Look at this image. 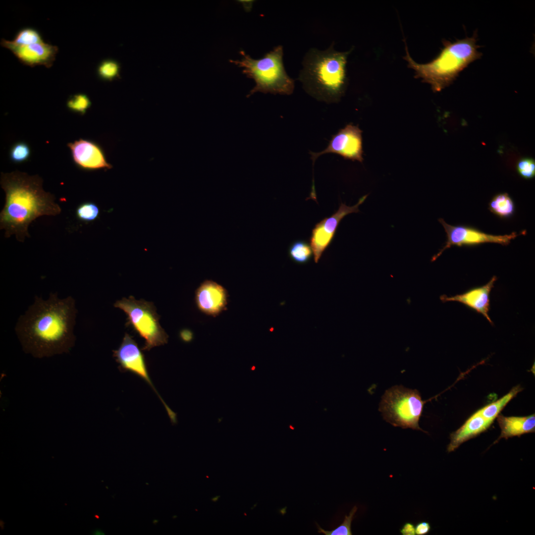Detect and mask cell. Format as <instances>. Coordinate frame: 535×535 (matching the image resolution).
Segmentation results:
<instances>
[{"label": "cell", "mask_w": 535, "mask_h": 535, "mask_svg": "<svg viewBox=\"0 0 535 535\" xmlns=\"http://www.w3.org/2000/svg\"><path fill=\"white\" fill-rule=\"evenodd\" d=\"M77 312L71 296L61 299L51 293L47 300L36 297L15 327L24 349L37 357L68 352L75 342Z\"/></svg>", "instance_id": "1"}, {"label": "cell", "mask_w": 535, "mask_h": 535, "mask_svg": "<svg viewBox=\"0 0 535 535\" xmlns=\"http://www.w3.org/2000/svg\"><path fill=\"white\" fill-rule=\"evenodd\" d=\"M43 180L38 175H29L18 171L2 173L0 185L5 193L4 207L0 213V228L5 237L15 235L23 242L29 237L30 223L40 216H54L61 208L54 196L44 191Z\"/></svg>", "instance_id": "2"}, {"label": "cell", "mask_w": 535, "mask_h": 535, "mask_svg": "<svg viewBox=\"0 0 535 535\" xmlns=\"http://www.w3.org/2000/svg\"><path fill=\"white\" fill-rule=\"evenodd\" d=\"M352 51L339 52L332 43L326 50L310 49L303 59L298 80L304 90L318 101L337 103L346 86V63Z\"/></svg>", "instance_id": "3"}, {"label": "cell", "mask_w": 535, "mask_h": 535, "mask_svg": "<svg viewBox=\"0 0 535 535\" xmlns=\"http://www.w3.org/2000/svg\"><path fill=\"white\" fill-rule=\"evenodd\" d=\"M476 31L471 37L454 42L444 41L443 48L432 60L426 63L415 62L410 56L407 46L405 59L415 71V77L431 86L432 90L440 92L449 86L470 64L480 58Z\"/></svg>", "instance_id": "4"}, {"label": "cell", "mask_w": 535, "mask_h": 535, "mask_svg": "<svg viewBox=\"0 0 535 535\" xmlns=\"http://www.w3.org/2000/svg\"><path fill=\"white\" fill-rule=\"evenodd\" d=\"M240 54L242 56L240 60L230 59L229 61L242 68L243 73L255 82V86L247 97L256 92L283 95L293 93L295 82L285 69L282 46L274 47L257 59L253 58L243 51H241Z\"/></svg>", "instance_id": "5"}, {"label": "cell", "mask_w": 535, "mask_h": 535, "mask_svg": "<svg viewBox=\"0 0 535 535\" xmlns=\"http://www.w3.org/2000/svg\"><path fill=\"white\" fill-rule=\"evenodd\" d=\"M425 403L418 390L394 385L382 395L378 410L383 419L394 427L426 432L419 425Z\"/></svg>", "instance_id": "6"}, {"label": "cell", "mask_w": 535, "mask_h": 535, "mask_svg": "<svg viewBox=\"0 0 535 535\" xmlns=\"http://www.w3.org/2000/svg\"><path fill=\"white\" fill-rule=\"evenodd\" d=\"M114 306L123 310L127 315L128 323L145 339L144 350L164 345L168 335L161 327L159 317L152 302L130 296L117 301Z\"/></svg>", "instance_id": "7"}, {"label": "cell", "mask_w": 535, "mask_h": 535, "mask_svg": "<svg viewBox=\"0 0 535 535\" xmlns=\"http://www.w3.org/2000/svg\"><path fill=\"white\" fill-rule=\"evenodd\" d=\"M438 221L444 228L446 234L447 240L439 252L431 259V262L436 260L446 250L452 246H471L483 243H490L507 245L511 241L521 234L512 232L510 234L495 235L483 232L476 228L464 225H452L445 222L442 218Z\"/></svg>", "instance_id": "8"}, {"label": "cell", "mask_w": 535, "mask_h": 535, "mask_svg": "<svg viewBox=\"0 0 535 535\" xmlns=\"http://www.w3.org/2000/svg\"><path fill=\"white\" fill-rule=\"evenodd\" d=\"M113 357L121 370L135 374L150 385L165 408L171 423L176 424L177 414L167 405L155 388L149 376L144 355L130 335L125 334L118 348L113 351Z\"/></svg>", "instance_id": "9"}, {"label": "cell", "mask_w": 535, "mask_h": 535, "mask_svg": "<svg viewBox=\"0 0 535 535\" xmlns=\"http://www.w3.org/2000/svg\"><path fill=\"white\" fill-rule=\"evenodd\" d=\"M368 195L360 198L358 203L348 206L341 203L337 211L329 217H325L317 223L311 232L310 238L314 261L318 263L322 254L330 244L334 237L338 225L347 215L360 212L359 207L366 199Z\"/></svg>", "instance_id": "10"}, {"label": "cell", "mask_w": 535, "mask_h": 535, "mask_svg": "<svg viewBox=\"0 0 535 535\" xmlns=\"http://www.w3.org/2000/svg\"><path fill=\"white\" fill-rule=\"evenodd\" d=\"M326 154H335L345 159L362 162L363 151L361 130L358 126L352 124H348L339 130L332 135L324 150L317 153L310 152L313 165L320 156Z\"/></svg>", "instance_id": "11"}, {"label": "cell", "mask_w": 535, "mask_h": 535, "mask_svg": "<svg viewBox=\"0 0 535 535\" xmlns=\"http://www.w3.org/2000/svg\"><path fill=\"white\" fill-rule=\"evenodd\" d=\"M67 146L74 163L81 169L93 171L112 167L107 162L103 149L93 141L80 139L69 143Z\"/></svg>", "instance_id": "12"}, {"label": "cell", "mask_w": 535, "mask_h": 535, "mask_svg": "<svg viewBox=\"0 0 535 535\" xmlns=\"http://www.w3.org/2000/svg\"><path fill=\"white\" fill-rule=\"evenodd\" d=\"M0 45L10 50L23 64L31 67L44 65L50 68L58 51L57 46L45 42L18 46L11 44L10 41L2 39Z\"/></svg>", "instance_id": "13"}, {"label": "cell", "mask_w": 535, "mask_h": 535, "mask_svg": "<svg viewBox=\"0 0 535 535\" xmlns=\"http://www.w3.org/2000/svg\"><path fill=\"white\" fill-rule=\"evenodd\" d=\"M497 278L493 276L485 285L472 288L461 294L448 297L442 295L440 299L443 302L455 301L462 303L469 308L482 314L493 325L488 312L490 310V293Z\"/></svg>", "instance_id": "14"}, {"label": "cell", "mask_w": 535, "mask_h": 535, "mask_svg": "<svg viewBox=\"0 0 535 535\" xmlns=\"http://www.w3.org/2000/svg\"><path fill=\"white\" fill-rule=\"evenodd\" d=\"M227 293L221 285L211 281H204L196 292V302L202 312L216 316L225 309Z\"/></svg>", "instance_id": "15"}, {"label": "cell", "mask_w": 535, "mask_h": 535, "mask_svg": "<svg viewBox=\"0 0 535 535\" xmlns=\"http://www.w3.org/2000/svg\"><path fill=\"white\" fill-rule=\"evenodd\" d=\"M475 412L457 430L451 433L447 451H455L464 442L487 430L493 423Z\"/></svg>", "instance_id": "16"}, {"label": "cell", "mask_w": 535, "mask_h": 535, "mask_svg": "<svg viewBox=\"0 0 535 535\" xmlns=\"http://www.w3.org/2000/svg\"><path fill=\"white\" fill-rule=\"evenodd\" d=\"M497 418L501 433L495 442L502 438L520 436L535 431V414L525 417H506L499 414Z\"/></svg>", "instance_id": "17"}, {"label": "cell", "mask_w": 535, "mask_h": 535, "mask_svg": "<svg viewBox=\"0 0 535 535\" xmlns=\"http://www.w3.org/2000/svg\"><path fill=\"white\" fill-rule=\"evenodd\" d=\"M488 209L498 217L506 219L511 217L515 213V206L511 197L506 193L495 195L488 204Z\"/></svg>", "instance_id": "18"}, {"label": "cell", "mask_w": 535, "mask_h": 535, "mask_svg": "<svg viewBox=\"0 0 535 535\" xmlns=\"http://www.w3.org/2000/svg\"><path fill=\"white\" fill-rule=\"evenodd\" d=\"M522 389L520 385L514 387L507 394L497 401L484 406L476 413L484 418L493 422L508 403Z\"/></svg>", "instance_id": "19"}, {"label": "cell", "mask_w": 535, "mask_h": 535, "mask_svg": "<svg viewBox=\"0 0 535 535\" xmlns=\"http://www.w3.org/2000/svg\"><path fill=\"white\" fill-rule=\"evenodd\" d=\"M288 252L291 260L300 265L308 263L313 256V252L309 243L303 240H298L293 242L289 247Z\"/></svg>", "instance_id": "20"}, {"label": "cell", "mask_w": 535, "mask_h": 535, "mask_svg": "<svg viewBox=\"0 0 535 535\" xmlns=\"http://www.w3.org/2000/svg\"><path fill=\"white\" fill-rule=\"evenodd\" d=\"M14 45L27 46L37 43H44L42 36L36 29L25 27L19 30L16 34L13 40L10 41Z\"/></svg>", "instance_id": "21"}, {"label": "cell", "mask_w": 535, "mask_h": 535, "mask_svg": "<svg viewBox=\"0 0 535 535\" xmlns=\"http://www.w3.org/2000/svg\"><path fill=\"white\" fill-rule=\"evenodd\" d=\"M99 207L92 202H85L80 204L75 211L77 218L86 223L94 221L99 217Z\"/></svg>", "instance_id": "22"}, {"label": "cell", "mask_w": 535, "mask_h": 535, "mask_svg": "<svg viewBox=\"0 0 535 535\" xmlns=\"http://www.w3.org/2000/svg\"><path fill=\"white\" fill-rule=\"evenodd\" d=\"M89 98L85 94L78 93L70 96L67 101L66 106L70 111L84 114L91 106Z\"/></svg>", "instance_id": "23"}, {"label": "cell", "mask_w": 535, "mask_h": 535, "mask_svg": "<svg viewBox=\"0 0 535 535\" xmlns=\"http://www.w3.org/2000/svg\"><path fill=\"white\" fill-rule=\"evenodd\" d=\"M119 68L117 61L110 59H105L99 64L97 74L102 80L111 81L118 76Z\"/></svg>", "instance_id": "24"}, {"label": "cell", "mask_w": 535, "mask_h": 535, "mask_svg": "<svg viewBox=\"0 0 535 535\" xmlns=\"http://www.w3.org/2000/svg\"><path fill=\"white\" fill-rule=\"evenodd\" d=\"M31 155L29 146L24 142H18L14 144L9 151V158L15 163H20L27 161Z\"/></svg>", "instance_id": "25"}, {"label": "cell", "mask_w": 535, "mask_h": 535, "mask_svg": "<svg viewBox=\"0 0 535 535\" xmlns=\"http://www.w3.org/2000/svg\"><path fill=\"white\" fill-rule=\"evenodd\" d=\"M357 509V506H355L351 510L349 515L345 516L343 523L332 531H325L316 523L319 529L318 532L323 533L326 535H351L352 534L351 530V523Z\"/></svg>", "instance_id": "26"}, {"label": "cell", "mask_w": 535, "mask_h": 535, "mask_svg": "<svg viewBox=\"0 0 535 535\" xmlns=\"http://www.w3.org/2000/svg\"><path fill=\"white\" fill-rule=\"evenodd\" d=\"M518 174L525 179H531L535 176V161L530 158L520 160L516 165Z\"/></svg>", "instance_id": "27"}, {"label": "cell", "mask_w": 535, "mask_h": 535, "mask_svg": "<svg viewBox=\"0 0 535 535\" xmlns=\"http://www.w3.org/2000/svg\"><path fill=\"white\" fill-rule=\"evenodd\" d=\"M415 528V534L417 535H425L430 530V526L428 522L423 521L418 523Z\"/></svg>", "instance_id": "28"}, {"label": "cell", "mask_w": 535, "mask_h": 535, "mask_svg": "<svg viewBox=\"0 0 535 535\" xmlns=\"http://www.w3.org/2000/svg\"><path fill=\"white\" fill-rule=\"evenodd\" d=\"M400 532L403 535H416L415 526L411 523H405L400 530Z\"/></svg>", "instance_id": "29"}, {"label": "cell", "mask_w": 535, "mask_h": 535, "mask_svg": "<svg viewBox=\"0 0 535 535\" xmlns=\"http://www.w3.org/2000/svg\"><path fill=\"white\" fill-rule=\"evenodd\" d=\"M180 336L182 340L186 342L190 341L193 338L192 333L188 330H184L181 333Z\"/></svg>", "instance_id": "30"}, {"label": "cell", "mask_w": 535, "mask_h": 535, "mask_svg": "<svg viewBox=\"0 0 535 535\" xmlns=\"http://www.w3.org/2000/svg\"><path fill=\"white\" fill-rule=\"evenodd\" d=\"M238 2L242 4L245 10L247 12L251 10L254 3L253 0H238Z\"/></svg>", "instance_id": "31"}, {"label": "cell", "mask_w": 535, "mask_h": 535, "mask_svg": "<svg viewBox=\"0 0 535 535\" xmlns=\"http://www.w3.org/2000/svg\"><path fill=\"white\" fill-rule=\"evenodd\" d=\"M219 498H220V496H219V495L215 496L214 497H212L211 500L213 502H216L219 499Z\"/></svg>", "instance_id": "32"}]
</instances>
